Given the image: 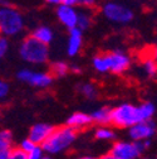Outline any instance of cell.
Segmentation results:
<instances>
[{
  "instance_id": "277c9868",
  "label": "cell",
  "mask_w": 157,
  "mask_h": 159,
  "mask_svg": "<svg viewBox=\"0 0 157 159\" xmlns=\"http://www.w3.org/2000/svg\"><path fill=\"white\" fill-rule=\"evenodd\" d=\"M24 28V19L18 9L10 7L0 8V34L11 37L19 34Z\"/></svg>"
},
{
  "instance_id": "52a82bcc",
  "label": "cell",
  "mask_w": 157,
  "mask_h": 159,
  "mask_svg": "<svg viewBox=\"0 0 157 159\" xmlns=\"http://www.w3.org/2000/svg\"><path fill=\"white\" fill-rule=\"evenodd\" d=\"M16 77L20 81L39 89H47L53 84V76L48 72H38L30 70H22L19 71Z\"/></svg>"
},
{
  "instance_id": "4fadbf2b",
  "label": "cell",
  "mask_w": 157,
  "mask_h": 159,
  "mask_svg": "<svg viewBox=\"0 0 157 159\" xmlns=\"http://www.w3.org/2000/svg\"><path fill=\"white\" fill-rule=\"evenodd\" d=\"M91 124H93L91 115H88L86 112H74L67 119V126L74 129L75 131L86 129Z\"/></svg>"
},
{
  "instance_id": "8992f818",
  "label": "cell",
  "mask_w": 157,
  "mask_h": 159,
  "mask_svg": "<svg viewBox=\"0 0 157 159\" xmlns=\"http://www.w3.org/2000/svg\"><path fill=\"white\" fill-rule=\"evenodd\" d=\"M103 15L111 22L118 24H127L133 19V11L128 7L123 4H118L114 2H108L102 8Z\"/></svg>"
},
{
  "instance_id": "7a4b0ae2",
  "label": "cell",
  "mask_w": 157,
  "mask_h": 159,
  "mask_svg": "<svg viewBox=\"0 0 157 159\" xmlns=\"http://www.w3.org/2000/svg\"><path fill=\"white\" fill-rule=\"evenodd\" d=\"M77 135L78 131H75L74 129L67 125L54 128L49 138L42 144V149L44 153H48L49 155L64 153L74 144Z\"/></svg>"
},
{
  "instance_id": "83f0119b",
  "label": "cell",
  "mask_w": 157,
  "mask_h": 159,
  "mask_svg": "<svg viewBox=\"0 0 157 159\" xmlns=\"http://www.w3.org/2000/svg\"><path fill=\"white\" fill-rule=\"evenodd\" d=\"M95 2L97 0H78L77 4H79V5L84 7V8H92V7L95 5Z\"/></svg>"
},
{
  "instance_id": "3957f363",
  "label": "cell",
  "mask_w": 157,
  "mask_h": 159,
  "mask_svg": "<svg viewBox=\"0 0 157 159\" xmlns=\"http://www.w3.org/2000/svg\"><path fill=\"white\" fill-rule=\"evenodd\" d=\"M20 57L25 62L33 65H42L45 63L49 58V48L48 46L38 42L32 35L27 37L20 44L19 48Z\"/></svg>"
},
{
  "instance_id": "6da1fadb",
  "label": "cell",
  "mask_w": 157,
  "mask_h": 159,
  "mask_svg": "<svg viewBox=\"0 0 157 159\" xmlns=\"http://www.w3.org/2000/svg\"><path fill=\"white\" fill-rule=\"evenodd\" d=\"M155 112L156 106L151 101L142 102L140 106L125 102L112 109L111 124L120 129H129L138 123L152 120Z\"/></svg>"
},
{
  "instance_id": "484cf974",
  "label": "cell",
  "mask_w": 157,
  "mask_h": 159,
  "mask_svg": "<svg viewBox=\"0 0 157 159\" xmlns=\"http://www.w3.org/2000/svg\"><path fill=\"white\" fill-rule=\"evenodd\" d=\"M8 48H9L8 39L5 37H0V59L5 56V53L8 52Z\"/></svg>"
},
{
  "instance_id": "2e32d148",
  "label": "cell",
  "mask_w": 157,
  "mask_h": 159,
  "mask_svg": "<svg viewBox=\"0 0 157 159\" xmlns=\"http://www.w3.org/2000/svg\"><path fill=\"white\" fill-rule=\"evenodd\" d=\"M93 67L95 71L101 72V73H106L109 72V59H108V53H103V54H97L93 58Z\"/></svg>"
},
{
  "instance_id": "ac0fdd59",
  "label": "cell",
  "mask_w": 157,
  "mask_h": 159,
  "mask_svg": "<svg viewBox=\"0 0 157 159\" xmlns=\"http://www.w3.org/2000/svg\"><path fill=\"white\" fill-rule=\"evenodd\" d=\"M95 138L98 140H104V142H111L116 138V133L113 129L108 128V126H100L95 133H94Z\"/></svg>"
},
{
  "instance_id": "74e56055",
  "label": "cell",
  "mask_w": 157,
  "mask_h": 159,
  "mask_svg": "<svg viewBox=\"0 0 157 159\" xmlns=\"http://www.w3.org/2000/svg\"><path fill=\"white\" fill-rule=\"evenodd\" d=\"M0 37H2V34H0Z\"/></svg>"
},
{
  "instance_id": "d6a6232c",
  "label": "cell",
  "mask_w": 157,
  "mask_h": 159,
  "mask_svg": "<svg viewBox=\"0 0 157 159\" xmlns=\"http://www.w3.org/2000/svg\"><path fill=\"white\" fill-rule=\"evenodd\" d=\"M98 159H116L112 154H109V153H107V154H103L101 158H98Z\"/></svg>"
},
{
  "instance_id": "e0dca14e",
  "label": "cell",
  "mask_w": 157,
  "mask_h": 159,
  "mask_svg": "<svg viewBox=\"0 0 157 159\" xmlns=\"http://www.w3.org/2000/svg\"><path fill=\"white\" fill-rule=\"evenodd\" d=\"M13 148V134L9 130H0V153L9 152Z\"/></svg>"
},
{
  "instance_id": "1f68e13d",
  "label": "cell",
  "mask_w": 157,
  "mask_h": 159,
  "mask_svg": "<svg viewBox=\"0 0 157 159\" xmlns=\"http://www.w3.org/2000/svg\"><path fill=\"white\" fill-rule=\"evenodd\" d=\"M5 7H10V3L8 0H0V8H5Z\"/></svg>"
},
{
  "instance_id": "836d02e7",
  "label": "cell",
  "mask_w": 157,
  "mask_h": 159,
  "mask_svg": "<svg viewBox=\"0 0 157 159\" xmlns=\"http://www.w3.org/2000/svg\"><path fill=\"white\" fill-rule=\"evenodd\" d=\"M75 159H98V158L91 157V155H83V157H78V158H75Z\"/></svg>"
},
{
  "instance_id": "d4e9b609",
  "label": "cell",
  "mask_w": 157,
  "mask_h": 159,
  "mask_svg": "<svg viewBox=\"0 0 157 159\" xmlns=\"http://www.w3.org/2000/svg\"><path fill=\"white\" fill-rule=\"evenodd\" d=\"M36 145L33 143V142H30L29 139L27 138V139H24V140L20 143V147H19V149H20L22 152H24L25 154H28L30 150H33L34 148H35Z\"/></svg>"
},
{
  "instance_id": "44dd1931",
  "label": "cell",
  "mask_w": 157,
  "mask_h": 159,
  "mask_svg": "<svg viewBox=\"0 0 157 159\" xmlns=\"http://www.w3.org/2000/svg\"><path fill=\"white\" fill-rule=\"evenodd\" d=\"M92 16L88 13H78V19H77V28L79 30H86L92 25Z\"/></svg>"
},
{
  "instance_id": "7c38bea8",
  "label": "cell",
  "mask_w": 157,
  "mask_h": 159,
  "mask_svg": "<svg viewBox=\"0 0 157 159\" xmlns=\"http://www.w3.org/2000/svg\"><path fill=\"white\" fill-rule=\"evenodd\" d=\"M83 46V32L78 28L69 29V38H68V44H67V52L70 57L77 56L81 52Z\"/></svg>"
},
{
  "instance_id": "d6986e66",
  "label": "cell",
  "mask_w": 157,
  "mask_h": 159,
  "mask_svg": "<svg viewBox=\"0 0 157 159\" xmlns=\"http://www.w3.org/2000/svg\"><path fill=\"white\" fill-rule=\"evenodd\" d=\"M69 72V66L66 62H54L50 66V75L53 77H63Z\"/></svg>"
},
{
  "instance_id": "d590c367",
  "label": "cell",
  "mask_w": 157,
  "mask_h": 159,
  "mask_svg": "<svg viewBox=\"0 0 157 159\" xmlns=\"http://www.w3.org/2000/svg\"><path fill=\"white\" fill-rule=\"evenodd\" d=\"M43 159H53V158H50V157H44Z\"/></svg>"
},
{
  "instance_id": "603a6c76",
  "label": "cell",
  "mask_w": 157,
  "mask_h": 159,
  "mask_svg": "<svg viewBox=\"0 0 157 159\" xmlns=\"http://www.w3.org/2000/svg\"><path fill=\"white\" fill-rule=\"evenodd\" d=\"M44 158V152L42 149V147L36 145L33 150H30L27 154V159H43Z\"/></svg>"
},
{
  "instance_id": "5b68a950",
  "label": "cell",
  "mask_w": 157,
  "mask_h": 159,
  "mask_svg": "<svg viewBox=\"0 0 157 159\" xmlns=\"http://www.w3.org/2000/svg\"><path fill=\"white\" fill-rule=\"evenodd\" d=\"M150 147H151V140H145V142L121 140L113 143L109 154H112L116 159H138L142 155V153L146 152Z\"/></svg>"
},
{
  "instance_id": "f1b7e54d",
  "label": "cell",
  "mask_w": 157,
  "mask_h": 159,
  "mask_svg": "<svg viewBox=\"0 0 157 159\" xmlns=\"http://www.w3.org/2000/svg\"><path fill=\"white\" fill-rule=\"evenodd\" d=\"M69 71L73 72V73H81V72H82V68H81L79 66L73 65V66H69Z\"/></svg>"
},
{
  "instance_id": "8d00e7d4",
  "label": "cell",
  "mask_w": 157,
  "mask_h": 159,
  "mask_svg": "<svg viewBox=\"0 0 157 159\" xmlns=\"http://www.w3.org/2000/svg\"><path fill=\"white\" fill-rule=\"evenodd\" d=\"M145 159H156V158H153V157H148V158H145Z\"/></svg>"
},
{
  "instance_id": "cb8c5ba5",
  "label": "cell",
  "mask_w": 157,
  "mask_h": 159,
  "mask_svg": "<svg viewBox=\"0 0 157 159\" xmlns=\"http://www.w3.org/2000/svg\"><path fill=\"white\" fill-rule=\"evenodd\" d=\"M8 159H27V154L19 148H11L8 153Z\"/></svg>"
},
{
  "instance_id": "ba28073f",
  "label": "cell",
  "mask_w": 157,
  "mask_h": 159,
  "mask_svg": "<svg viewBox=\"0 0 157 159\" xmlns=\"http://www.w3.org/2000/svg\"><path fill=\"white\" fill-rule=\"evenodd\" d=\"M156 133V124L153 120L138 123L128 129V135L132 142H145L151 140Z\"/></svg>"
},
{
  "instance_id": "f546056e",
  "label": "cell",
  "mask_w": 157,
  "mask_h": 159,
  "mask_svg": "<svg viewBox=\"0 0 157 159\" xmlns=\"http://www.w3.org/2000/svg\"><path fill=\"white\" fill-rule=\"evenodd\" d=\"M78 0H63V5H68V7H74L77 5Z\"/></svg>"
},
{
  "instance_id": "e575fe53",
  "label": "cell",
  "mask_w": 157,
  "mask_h": 159,
  "mask_svg": "<svg viewBox=\"0 0 157 159\" xmlns=\"http://www.w3.org/2000/svg\"><path fill=\"white\" fill-rule=\"evenodd\" d=\"M8 153H9V152L0 153V159H8Z\"/></svg>"
},
{
  "instance_id": "4316f807",
  "label": "cell",
  "mask_w": 157,
  "mask_h": 159,
  "mask_svg": "<svg viewBox=\"0 0 157 159\" xmlns=\"http://www.w3.org/2000/svg\"><path fill=\"white\" fill-rule=\"evenodd\" d=\"M9 93V85L4 81V80L0 78V98L6 97Z\"/></svg>"
},
{
  "instance_id": "4dcf8cb0",
  "label": "cell",
  "mask_w": 157,
  "mask_h": 159,
  "mask_svg": "<svg viewBox=\"0 0 157 159\" xmlns=\"http://www.w3.org/2000/svg\"><path fill=\"white\" fill-rule=\"evenodd\" d=\"M45 2L48 4H53V5H57V7H59L63 4V0H45Z\"/></svg>"
},
{
  "instance_id": "30bf717a",
  "label": "cell",
  "mask_w": 157,
  "mask_h": 159,
  "mask_svg": "<svg viewBox=\"0 0 157 159\" xmlns=\"http://www.w3.org/2000/svg\"><path fill=\"white\" fill-rule=\"evenodd\" d=\"M53 130H54V126H52L50 124L38 123V124H35L30 128L28 139L30 142H33L35 145L42 147V144L49 138V135L52 134Z\"/></svg>"
},
{
  "instance_id": "9a60e30c",
  "label": "cell",
  "mask_w": 157,
  "mask_h": 159,
  "mask_svg": "<svg viewBox=\"0 0 157 159\" xmlns=\"http://www.w3.org/2000/svg\"><path fill=\"white\" fill-rule=\"evenodd\" d=\"M32 37H33L34 39H36L38 42H40V43L48 46V44L53 41L54 34H53V30H52L49 27L40 25V27H38V28L34 29Z\"/></svg>"
},
{
  "instance_id": "7402d4cb",
  "label": "cell",
  "mask_w": 157,
  "mask_h": 159,
  "mask_svg": "<svg viewBox=\"0 0 157 159\" xmlns=\"http://www.w3.org/2000/svg\"><path fill=\"white\" fill-rule=\"evenodd\" d=\"M79 92L84 96V97H87V98H95V96H97V89H95V86L93 85V84H83V85H81L79 86Z\"/></svg>"
},
{
  "instance_id": "8fae6325",
  "label": "cell",
  "mask_w": 157,
  "mask_h": 159,
  "mask_svg": "<svg viewBox=\"0 0 157 159\" xmlns=\"http://www.w3.org/2000/svg\"><path fill=\"white\" fill-rule=\"evenodd\" d=\"M57 16L59 19V22L68 29L77 28L78 11L74 9V7H68L63 4L57 7Z\"/></svg>"
},
{
  "instance_id": "9c48e42d",
  "label": "cell",
  "mask_w": 157,
  "mask_h": 159,
  "mask_svg": "<svg viewBox=\"0 0 157 159\" xmlns=\"http://www.w3.org/2000/svg\"><path fill=\"white\" fill-rule=\"evenodd\" d=\"M109 71L114 75H122L131 66V58L122 51H114L108 53Z\"/></svg>"
},
{
  "instance_id": "ffe728a7",
  "label": "cell",
  "mask_w": 157,
  "mask_h": 159,
  "mask_svg": "<svg viewBox=\"0 0 157 159\" xmlns=\"http://www.w3.org/2000/svg\"><path fill=\"white\" fill-rule=\"evenodd\" d=\"M143 62V70L146 71V73L151 77H155L156 76V72H157V65H156V59L153 57H151V54H148L147 57H145L142 59Z\"/></svg>"
},
{
  "instance_id": "5bb4252c",
  "label": "cell",
  "mask_w": 157,
  "mask_h": 159,
  "mask_svg": "<svg viewBox=\"0 0 157 159\" xmlns=\"http://www.w3.org/2000/svg\"><path fill=\"white\" fill-rule=\"evenodd\" d=\"M92 123L100 125V126H108L111 124V119H112V109L103 106L94 110L91 114Z\"/></svg>"
}]
</instances>
